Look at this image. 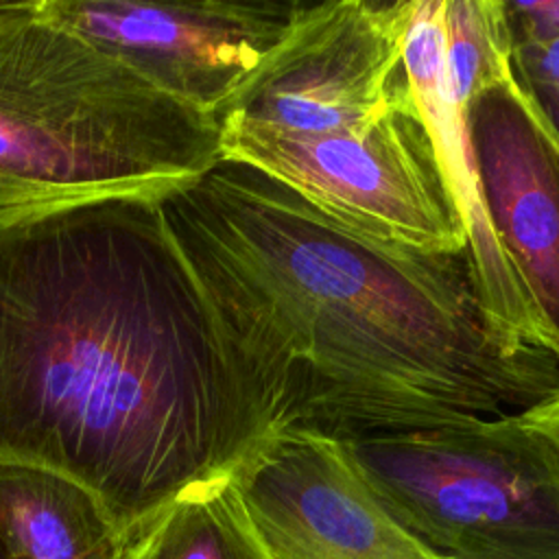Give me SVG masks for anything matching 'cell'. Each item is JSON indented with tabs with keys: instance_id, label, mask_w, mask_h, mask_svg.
Returning <instances> with one entry per match:
<instances>
[{
	"instance_id": "cell-12",
	"label": "cell",
	"mask_w": 559,
	"mask_h": 559,
	"mask_svg": "<svg viewBox=\"0 0 559 559\" xmlns=\"http://www.w3.org/2000/svg\"><path fill=\"white\" fill-rule=\"evenodd\" d=\"M120 559H273L234 476L181 491L122 542Z\"/></svg>"
},
{
	"instance_id": "cell-10",
	"label": "cell",
	"mask_w": 559,
	"mask_h": 559,
	"mask_svg": "<svg viewBox=\"0 0 559 559\" xmlns=\"http://www.w3.org/2000/svg\"><path fill=\"white\" fill-rule=\"evenodd\" d=\"M443 15L445 0H413L402 48L404 72L463 218L474 282L493 330L520 354L557 358L555 343L485 207L465 105L448 74Z\"/></svg>"
},
{
	"instance_id": "cell-9",
	"label": "cell",
	"mask_w": 559,
	"mask_h": 559,
	"mask_svg": "<svg viewBox=\"0 0 559 559\" xmlns=\"http://www.w3.org/2000/svg\"><path fill=\"white\" fill-rule=\"evenodd\" d=\"M465 116L489 221L559 360V140L511 74Z\"/></svg>"
},
{
	"instance_id": "cell-16",
	"label": "cell",
	"mask_w": 559,
	"mask_h": 559,
	"mask_svg": "<svg viewBox=\"0 0 559 559\" xmlns=\"http://www.w3.org/2000/svg\"><path fill=\"white\" fill-rule=\"evenodd\" d=\"M531 105L539 111V116L546 120V124L552 129V133L559 140V83L535 87V90H520Z\"/></svg>"
},
{
	"instance_id": "cell-2",
	"label": "cell",
	"mask_w": 559,
	"mask_h": 559,
	"mask_svg": "<svg viewBox=\"0 0 559 559\" xmlns=\"http://www.w3.org/2000/svg\"><path fill=\"white\" fill-rule=\"evenodd\" d=\"M266 437L157 197L0 221V463L83 485L124 542Z\"/></svg>"
},
{
	"instance_id": "cell-14",
	"label": "cell",
	"mask_w": 559,
	"mask_h": 559,
	"mask_svg": "<svg viewBox=\"0 0 559 559\" xmlns=\"http://www.w3.org/2000/svg\"><path fill=\"white\" fill-rule=\"evenodd\" d=\"M511 44L548 39L559 35V0L515 2L504 0Z\"/></svg>"
},
{
	"instance_id": "cell-8",
	"label": "cell",
	"mask_w": 559,
	"mask_h": 559,
	"mask_svg": "<svg viewBox=\"0 0 559 559\" xmlns=\"http://www.w3.org/2000/svg\"><path fill=\"white\" fill-rule=\"evenodd\" d=\"M231 476L273 559H437L382 509L332 439L269 435Z\"/></svg>"
},
{
	"instance_id": "cell-4",
	"label": "cell",
	"mask_w": 559,
	"mask_h": 559,
	"mask_svg": "<svg viewBox=\"0 0 559 559\" xmlns=\"http://www.w3.org/2000/svg\"><path fill=\"white\" fill-rule=\"evenodd\" d=\"M336 443L437 559H559V452L522 415Z\"/></svg>"
},
{
	"instance_id": "cell-15",
	"label": "cell",
	"mask_w": 559,
	"mask_h": 559,
	"mask_svg": "<svg viewBox=\"0 0 559 559\" xmlns=\"http://www.w3.org/2000/svg\"><path fill=\"white\" fill-rule=\"evenodd\" d=\"M522 419L526 426H531L544 439H548L552 448L559 452V391H555L533 408L524 411Z\"/></svg>"
},
{
	"instance_id": "cell-1",
	"label": "cell",
	"mask_w": 559,
	"mask_h": 559,
	"mask_svg": "<svg viewBox=\"0 0 559 559\" xmlns=\"http://www.w3.org/2000/svg\"><path fill=\"white\" fill-rule=\"evenodd\" d=\"M157 205L269 435L498 419L559 391L555 356L493 330L467 251L369 238L231 159Z\"/></svg>"
},
{
	"instance_id": "cell-5",
	"label": "cell",
	"mask_w": 559,
	"mask_h": 559,
	"mask_svg": "<svg viewBox=\"0 0 559 559\" xmlns=\"http://www.w3.org/2000/svg\"><path fill=\"white\" fill-rule=\"evenodd\" d=\"M223 159L277 179L332 221L426 253L467 251V231L408 79L362 127L290 133L218 118Z\"/></svg>"
},
{
	"instance_id": "cell-6",
	"label": "cell",
	"mask_w": 559,
	"mask_h": 559,
	"mask_svg": "<svg viewBox=\"0 0 559 559\" xmlns=\"http://www.w3.org/2000/svg\"><path fill=\"white\" fill-rule=\"evenodd\" d=\"M413 0L301 4L280 44L214 111L290 133H330L378 118L406 79Z\"/></svg>"
},
{
	"instance_id": "cell-7",
	"label": "cell",
	"mask_w": 559,
	"mask_h": 559,
	"mask_svg": "<svg viewBox=\"0 0 559 559\" xmlns=\"http://www.w3.org/2000/svg\"><path fill=\"white\" fill-rule=\"evenodd\" d=\"M304 2L41 0V11L162 94L214 116Z\"/></svg>"
},
{
	"instance_id": "cell-17",
	"label": "cell",
	"mask_w": 559,
	"mask_h": 559,
	"mask_svg": "<svg viewBox=\"0 0 559 559\" xmlns=\"http://www.w3.org/2000/svg\"><path fill=\"white\" fill-rule=\"evenodd\" d=\"M0 559H13L9 552H7V548L0 544Z\"/></svg>"
},
{
	"instance_id": "cell-3",
	"label": "cell",
	"mask_w": 559,
	"mask_h": 559,
	"mask_svg": "<svg viewBox=\"0 0 559 559\" xmlns=\"http://www.w3.org/2000/svg\"><path fill=\"white\" fill-rule=\"evenodd\" d=\"M192 109L48 17L0 2V221L118 194L162 197L221 162Z\"/></svg>"
},
{
	"instance_id": "cell-11",
	"label": "cell",
	"mask_w": 559,
	"mask_h": 559,
	"mask_svg": "<svg viewBox=\"0 0 559 559\" xmlns=\"http://www.w3.org/2000/svg\"><path fill=\"white\" fill-rule=\"evenodd\" d=\"M0 544L13 559H120L122 537L79 483L0 463Z\"/></svg>"
},
{
	"instance_id": "cell-13",
	"label": "cell",
	"mask_w": 559,
	"mask_h": 559,
	"mask_svg": "<svg viewBox=\"0 0 559 559\" xmlns=\"http://www.w3.org/2000/svg\"><path fill=\"white\" fill-rule=\"evenodd\" d=\"M445 63L463 105L511 74L504 0H445Z\"/></svg>"
}]
</instances>
